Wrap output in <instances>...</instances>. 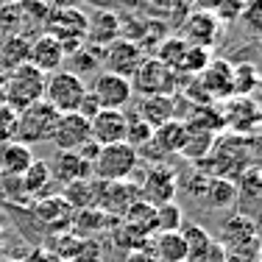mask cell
I'll return each instance as SVG.
<instances>
[{
  "instance_id": "cell-1",
  "label": "cell",
  "mask_w": 262,
  "mask_h": 262,
  "mask_svg": "<svg viewBox=\"0 0 262 262\" xmlns=\"http://www.w3.org/2000/svg\"><path fill=\"white\" fill-rule=\"evenodd\" d=\"M42 95H45V73L36 70L34 64H20L3 76V98L11 112L42 101Z\"/></svg>"
},
{
  "instance_id": "cell-2",
  "label": "cell",
  "mask_w": 262,
  "mask_h": 262,
  "mask_svg": "<svg viewBox=\"0 0 262 262\" xmlns=\"http://www.w3.org/2000/svg\"><path fill=\"white\" fill-rule=\"evenodd\" d=\"M140 167V151L131 148L128 142H112V145H101L95 162H92V179L101 182H126L134 176Z\"/></svg>"
},
{
  "instance_id": "cell-3",
  "label": "cell",
  "mask_w": 262,
  "mask_h": 262,
  "mask_svg": "<svg viewBox=\"0 0 262 262\" xmlns=\"http://www.w3.org/2000/svg\"><path fill=\"white\" fill-rule=\"evenodd\" d=\"M56 120H59V112H56L48 101L31 103V106H26V109L14 112V140L26 142V145L48 142Z\"/></svg>"
},
{
  "instance_id": "cell-4",
  "label": "cell",
  "mask_w": 262,
  "mask_h": 262,
  "mask_svg": "<svg viewBox=\"0 0 262 262\" xmlns=\"http://www.w3.org/2000/svg\"><path fill=\"white\" fill-rule=\"evenodd\" d=\"M128 81H131V90L140 92V95H176L182 76L173 73L157 56H142V61L128 76Z\"/></svg>"
},
{
  "instance_id": "cell-5",
  "label": "cell",
  "mask_w": 262,
  "mask_h": 262,
  "mask_svg": "<svg viewBox=\"0 0 262 262\" xmlns=\"http://www.w3.org/2000/svg\"><path fill=\"white\" fill-rule=\"evenodd\" d=\"M84 95H86V84L81 76H76V73L56 70V73H48L45 76V95H42V101H48L59 115H64V112H78Z\"/></svg>"
},
{
  "instance_id": "cell-6",
  "label": "cell",
  "mask_w": 262,
  "mask_h": 262,
  "mask_svg": "<svg viewBox=\"0 0 262 262\" xmlns=\"http://www.w3.org/2000/svg\"><path fill=\"white\" fill-rule=\"evenodd\" d=\"M86 90L92 92V98L98 101L101 109H126L134 101V90H131V81L126 76H117V73H95V78L86 84Z\"/></svg>"
},
{
  "instance_id": "cell-7",
  "label": "cell",
  "mask_w": 262,
  "mask_h": 262,
  "mask_svg": "<svg viewBox=\"0 0 262 262\" xmlns=\"http://www.w3.org/2000/svg\"><path fill=\"white\" fill-rule=\"evenodd\" d=\"M84 28H86V14L78 9H51L45 23V31L61 42L64 53L84 45Z\"/></svg>"
},
{
  "instance_id": "cell-8",
  "label": "cell",
  "mask_w": 262,
  "mask_h": 262,
  "mask_svg": "<svg viewBox=\"0 0 262 262\" xmlns=\"http://www.w3.org/2000/svg\"><path fill=\"white\" fill-rule=\"evenodd\" d=\"M137 187H140L142 201H148L151 207H159V204H167V201L176 198L179 176H176V170H173L170 165L154 162V165L145 170V176H142V184H137Z\"/></svg>"
},
{
  "instance_id": "cell-9",
  "label": "cell",
  "mask_w": 262,
  "mask_h": 262,
  "mask_svg": "<svg viewBox=\"0 0 262 262\" xmlns=\"http://www.w3.org/2000/svg\"><path fill=\"white\" fill-rule=\"evenodd\" d=\"M223 126L240 137H254L259 131V106L254 95H232L226 109H221Z\"/></svg>"
},
{
  "instance_id": "cell-10",
  "label": "cell",
  "mask_w": 262,
  "mask_h": 262,
  "mask_svg": "<svg viewBox=\"0 0 262 262\" xmlns=\"http://www.w3.org/2000/svg\"><path fill=\"white\" fill-rule=\"evenodd\" d=\"M90 140H92L90 120L84 115H78V112H64V115H59L48 142H53L56 151H78Z\"/></svg>"
},
{
  "instance_id": "cell-11",
  "label": "cell",
  "mask_w": 262,
  "mask_h": 262,
  "mask_svg": "<svg viewBox=\"0 0 262 262\" xmlns=\"http://www.w3.org/2000/svg\"><path fill=\"white\" fill-rule=\"evenodd\" d=\"M142 61V48L137 45V39H128V36H117L109 45L101 48V64L109 73H117V76H131L137 70V64Z\"/></svg>"
},
{
  "instance_id": "cell-12",
  "label": "cell",
  "mask_w": 262,
  "mask_h": 262,
  "mask_svg": "<svg viewBox=\"0 0 262 262\" xmlns=\"http://www.w3.org/2000/svg\"><path fill=\"white\" fill-rule=\"evenodd\" d=\"M179 36H182L187 45L207 48V51H209V48L221 39V20H217L212 11L198 9V11H192V14L184 20L182 34H179Z\"/></svg>"
},
{
  "instance_id": "cell-13",
  "label": "cell",
  "mask_w": 262,
  "mask_h": 262,
  "mask_svg": "<svg viewBox=\"0 0 262 262\" xmlns=\"http://www.w3.org/2000/svg\"><path fill=\"white\" fill-rule=\"evenodd\" d=\"M64 59H67V53H64L61 42L56 39L53 34H48V31H39L36 36H31L28 64H34L36 70H42L45 76H48V73H56V70H61Z\"/></svg>"
},
{
  "instance_id": "cell-14",
  "label": "cell",
  "mask_w": 262,
  "mask_h": 262,
  "mask_svg": "<svg viewBox=\"0 0 262 262\" xmlns=\"http://www.w3.org/2000/svg\"><path fill=\"white\" fill-rule=\"evenodd\" d=\"M128 115L126 109H101L90 117V131L98 145H112V142H126Z\"/></svg>"
},
{
  "instance_id": "cell-15",
  "label": "cell",
  "mask_w": 262,
  "mask_h": 262,
  "mask_svg": "<svg viewBox=\"0 0 262 262\" xmlns=\"http://www.w3.org/2000/svg\"><path fill=\"white\" fill-rule=\"evenodd\" d=\"M134 201H140V187L126 182H101V195H98V209H103L112 217H123Z\"/></svg>"
},
{
  "instance_id": "cell-16",
  "label": "cell",
  "mask_w": 262,
  "mask_h": 262,
  "mask_svg": "<svg viewBox=\"0 0 262 262\" xmlns=\"http://www.w3.org/2000/svg\"><path fill=\"white\" fill-rule=\"evenodd\" d=\"M195 81L204 86V92L209 95V101H226L234 95L232 90V64L226 59H212L207 67L195 76Z\"/></svg>"
},
{
  "instance_id": "cell-17",
  "label": "cell",
  "mask_w": 262,
  "mask_h": 262,
  "mask_svg": "<svg viewBox=\"0 0 262 262\" xmlns=\"http://www.w3.org/2000/svg\"><path fill=\"white\" fill-rule=\"evenodd\" d=\"M120 17L115 14V11H106V9H98L92 11L90 17H86V28H84V42L92 48H103L109 45L112 39H117L120 36Z\"/></svg>"
},
{
  "instance_id": "cell-18",
  "label": "cell",
  "mask_w": 262,
  "mask_h": 262,
  "mask_svg": "<svg viewBox=\"0 0 262 262\" xmlns=\"http://www.w3.org/2000/svg\"><path fill=\"white\" fill-rule=\"evenodd\" d=\"M131 112L151 128H157L176 117V95H140V101L134 103Z\"/></svg>"
},
{
  "instance_id": "cell-19",
  "label": "cell",
  "mask_w": 262,
  "mask_h": 262,
  "mask_svg": "<svg viewBox=\"0 0 262 262\" xmlns=\"http://www.w3.org/2000/svg\"><path fill=\"white\" fill-rule=\"evenodd\" d=\"M34 215L48 229H67L73 209L61 195H39V198H34Z\"/></svg>"
},
{
  "instance_id": "cell-20",
  "label": "cell",
  "mask_w": 262,
  "mask_h": 262,
  "mask_svg": "<svg viewBox=\"0 0 262 262\" xmlns=\"http://www.w3.org/2000/svg\"><path fill=\"white\" fill-rule=\"evenodd\" d=\"M115 221H117V217L106 215L103 209L86 207V209H73L70 229H73V234H76V237H81V240H92L95 234H101L109 226H115Z\"/></svg>"
},
{
  "instance_id": "cell-21",
  "label": "cell",
  "mask_w": 262,
  "mask_h": 262,
  "mask_svg": "<svg viewBox=\"0 0 262 262\" xmlns=\"http://www.w3.org/2000/svg\"><path fill=\"white\" fill-rule=\"evenodd\" d=\"M51 176L61 184H70L76 179H90L92 176V165L84 162L76 151H56V157L48 162Z\"/></svg>"
},
{
  "instance_id": "cell-22",
  "label": "cell",
  "mask_w": 262,
  "mask_h": 262,
  "mask_svg": "<svg viewBox=\"0 0 262 262\" xmlns=\"http://www.w3.org/2000/svg\"><path fill=\"white\" fill-rule=\"evenodd\" d=\"M53 176H51V167H48L45 159H34L26 170L17 176V190L20 195H28V198H39V195H48V187H51Z\"/></svg>"
},
{
  "instance_id": "cell-23",
  "label": "cell",
  "mask_w": 262,
  "mask_h": 262,
  "mask_svg": "<svg viewBox=\"0 0 262 262\" xmlns=\"http://www.w3.org/2000/svg\"><path fill=\"white\" fill-rule=\"evenodd\" d=\"M198 201H204V207L209 209H229L237 204V184L234 179H223V176H209L204 184Z\"/></svg>"
},
{
  "instance_id": "cell-24",
  "label": "cell",
  "mask_w": 262,
  "mask_h": 262,
  "mask_svg": "<svg viewBox=\"0 0 262 262\" xmlns=\"http://www.w3.org/2000/svg\"><path fill=\"white\" fill-rule=\"evenodd\" d=\"M184 140H187V126H184V120L173 117V120H167V123H162V126L154 128L151 142H148V145L157 148L159 157H167V154H179V151H182Z\"/></svg>"
},
{
  "instance_id": "cell-25",
  "label": "cell",
  "mask_w": 262,
  "mask_h": 262,
  "mask_svg": "<svg viewBox=\"0 0 262 262\" xmlns=\"http://www.w3.org/2000/svg\"><path fill=\"white\" fill-rule=\"evenodd\" d=\"M31 162H34V151H31V145H26V142L9 140L0 145V173L6 179H17Z\"/></svg>"
},
{
  "instance_id": "cell-26",
  "label": "cell",
  "mask_w": 262,
  "mask_h": 262,
  "mask_svg": "<svg viewBox=\"0 0 262 262\" xmlns=\"http://www.w3.org/2000/svg\"><path fill=\"white\" fill-rule=\"evenodd\" d=\"M70 209H86V207H98V195H101V179H76V182L64 184V190L59 192Z\"/></svg>"
},
{
  "instance_id": "cell-27",
  "label": "cell",
  "mask_w": 262,
  "mask_h": 262,
  "mask_svg": "<svg viewBox=\"0 0 262 262\" xmlns=\"http://www.w3.org/2000/svg\"><path fill=\"white\" fill-rule=\"evenodd\" d=\"M28 48H31L28 34H14L0 42V76L11 73L20 64H28Z\"/></svg>"
},
{
  "instance_id": "cell-28",
  "label": "cell",
  "mask_w": 262,
  "mask_h": 262,
  "mask_svg": "<svg viewBox=\"0 0 262 262\" xmlns=\"http://www.w3.org/2000/svg\"><path fill=\"white\" fill-rule=\"evenodd\" d=\"M154 259L159 262H184L187 259V243L182 232H157L154 234Z\"/></svg>"
},
{
  "instance_id": "cell-29",
  "label": "cell",
  "mask_w": 262,
  "mask_h": 262,
  "mask_svg": "<svg viewBox=\"0 0 262 262\" xmlns=\"http://www.w3.org/2000/svg\"><path fill=\"white\" fill-rule=\"evenodd\" d=\"M64 64H70L67 70L76 73V76H92V73L101 70V48H92V45H81L76 51L67 53Z\"/></svg>"
},
{
  "instance_id": "cell-30",
  "label": "cell",
  "mask_w": 262,
  "mask_h": 262,
  "mask_svg": "<svg viewBox=\"0 0 262 262\" xmlns=\"http://www.w3.org/2000/svg\"><path fill=\"white\" fill-rule=\"evenodd\" d=\"M184 126L187 128H201V131H212V134H221L223 126V115L217 106L204 103V106H192V112L184 117Z\"/></svg>"
},
{
  "instance_id": "cell-31",
  "label": "cell",
  "mask_w": 262,
  "mask_h": 262,
  "mask_svg": "<svg viewBox=\"0 0 262 262\" xmlns=\"http://www.w3.org/2000/svg\"><path fill=\"white\" fill-rule=\"evenodd\" d=\"M215 137L217 134H212V131L187 128V140H184V145H182V151H179V154H182L184 159H190V162L207 159L209 151H212V145H215Z\"/></svg>"
},
{
  "instance_id": "cell-32",
  "label": "cell",
  "mask_w": 262,
  "mask_h": 262,
  "mask_svg": "<svg viewBox=\"0 0 262 262\" xmlns=\"http://www.w3.org/2000/svg\"><path fill=\"white\" fill-rule=\"evenodd\" d=\"M257 86H259L257 64H251V61L232 64V90H234V95H254Z\"/></svg>"
},
{
  "instance_id": "cell-33",
  "label": "cell",
  "mask_w": 262,
  "mask_h": 262,
  "mask_svg": "<svg viewBox=\"0 0 262 262\" xmlns=\"http://www.w3.org/2000/svg\"><path fill=\"white\" fill-rule=\"evenodd\" d=\"M212 61V56L207 48H192V45H187V51L184 56L179 59V64L173 67V73H179V76H187V78H195L198 73L204 70Z\"/></svg>"
},
{
  "instance_id": "cell-34",
  "label": "cell",
  "mask_w": 262,
  "mask_h": 262,
  "mask_svg": "<svg viewBox=\"0 0 262 262\" xmlns=\"http://www.w3.org/2000/svg\"><path fill=\"white\" fill-rule=\"evenodd\" d=\"M154 221H157V232H179L184 226V212L176 201H167L154 207Z\"/></svg>"
},
{
  "instance_id": "cell-35",
  "label": "cell",
  "mask_w": 262,
  "mask_h": 262,
  "mask_svg": "<svg viewBox=\"0 0 262 262\" xmlns=\"http://www.w3.org/2000/svg\"><path fill=\"white\" fill-rule=\"evenodd\" d=\"M226 248L221 246L217 237H209V240L198 243V246L187 248V259L184 262H226Z\"/></svg>"
},
{
  "instance_id": "cell-36",
  "label": "cell",
  "mask_w": 262,
  "mask_h": 262,
  "mask_svg": "<svg viewBox=\"0 0 262 262\" xmlns=\"http://www.w3.org/2000/svg\"><path fill=\"white\" fill-rule=\"evenodd\" d=\"M237 198H246V201H257L259 198V190H262V176L257 170V165L246 167V170L237 176Z\"/></svg>"
},
{
  "instance_id": "cell-37",
  "label": "cell",
  "mask_w": 262,
  "mask_h": 262,
  "mask_svg": "<svg viewBox=\"0 0 262 262\" xmlns=\"http://www.w3.org/2000/svg\"><path fill=\"white\" fill-rule=\"evenodd\" d=\"M184 51H187V42L182 39V36H167V39H162V42H157V59L159 61H165L167 67H176L179 64V59L184 56Z\"/></svg>"
},
{
  "instance_id": "cell-38",
  "label": "cell",
  "mask_w": 262,
  "mask_h": 262,
  "mask_svg": "<svg viewBox=\"0 0 262 262\" xmlns=\"http://www.w3.org/2000/svg\"><path fill=\"white\" fill-rule=\"evenodd\" d=\"M14 34H23V17L17 3H0V42Z\"/></svg>"
},
{
  "instance_id": "cell-39",
  "label": "cell",
  "mask_w": 262,
  "mask_h": 262,
  "mask_svg": "<svg viewBox=\"0 0 262 262\" xmlns=\"http://www.w3.org/2000/svg\"><path fill=\"white\" fill-rule=\"evenodd\" d=\"M128 115V128H126V142L131 148H137L140 151L142 145H148L151 142V134H154V128L148 126L145 120H140V117L134 115V112H126Z\"/></svg>"
},
{
  "instance_id": "cell-40",
  "label": "cell",
  "mask_w": 262,
  "mask_h": 262,
  "mask_svg": "<svg viewBox=\"0 0 262 262\" xmlns=\"http://www.w3.org/2000/svg\"><path fill=\"white\" fill-rule=\"evenodd\" d=\"M70 262H101V243H95V237L92 240H81Z\"/></svg>"
},
{
  "instance_id": "cell-41",
  "label": "cell",
  "mask_w": 262,
  "mask_h": 262,
  "mask_svg": "<svg viewBox=\"0 0 262 262\" xmlns=\"http://www.w3.org/2000/svg\"><path fill=\"white\" fill-rule=\"evenodd\" d=\"M14 140V112L9 106H0V145Z\"/></svg>"
},
{
  "instance_id": "cell-42",
  "label": "cell",
  "mask_w": 262,
  "mask_h": 262,
  "mask_svg": "<svg viewBox=\"0 0 262 262\" xmlns=\"http://www.w3.org/2000/svg\"><path fill=\"white\" fill-rule=\"evenodd\" d=\"M51 259H53V257L45 251V248H34V251H31L26 259H20V262H51Z\"/></svg>"
},
{
  "instance_id": "cell-43",
  "label": "cell",
  "mask_w": 262,
  "mask_h": 262,
  "mask_svg": "<svg viewBox=\"0 0 262 262\" xmlns=\"http://www.w3.org/2000/svg\"><path fill=\"white\" fill-rule=\"evenodd\" d=\"M126 262H154V257L145 251V248H140V251H128V259Z\"/></svg>"
},
{
  "instance_id": "cell-44",
  "label": "cell",
  "mask_w": 262,
  "mask_h": 262,
  "mask_svg": "<svg viewBox=\"0 0 262 262\" xmlns=\"http://www.w3.org/2000/svg\"><path fill=\"white\" fill-rule=\"evenodd\" d=\"M148 3H154V6H159V9H173V6L179 3V0H148Z\"/></svg>"
},
{
  "instance_id": "cell-45",
  "label": "cell",
  "mask_w": 262,
  "mask_h": 262,
  "mask_svg": "<svg viewBox=\"0 0 262 262\" xmlns=\"http://www.w3.org/2000/svg\"><path fill=\"white\" fill-rule=\"evenodd\" d=\"M3 243H6V229H3V223H0V251H3Z\"/></svg>"
},
{
  "instance_id": "cell-46",
  "label": "cell",
  "mask_w": 262,
  "mask_h": 262,
  "mask_svg": "<svg viewBox=\"0 0 262 262\" xmlns=\"http://www.w3.org/2000/svg\"><path fill=\"white\" fill-rule=\"evenodd\" d=\"M0 106H6V98H3V76H0Z\"/></svg>"
},
{
  "instance_id": "cell-47",
  "label": "cell",
  "mask_w": 262,
  "mask_h": 262,
  "mask_svg": "<svg viewBox=\"0 0 262 262\" xmlns=\"http://www.w3.org/2000/svg\"><path fill=\"white\" fill-rule=\"evenodd\" d=\"M0 3H20V0H0Z\"/></svg>"
},
{
  "instance_id": "cell-48",
  "label": "cell",
  "mask_w": 262,
  "mask_h": 262,
  "mask_svg": "<svg viewBox=\"0 0 262 262\" xmlns=\"http://www.w3.org/2000/svg\"><path fill=\"white\" fill-rule=\"evenodd\" d=\"M51 262H67V259H59V257H53V259H51Z\"/></svg>"
},
{
  "instance_id": "cell-49",
  "label": "cell",
  "mask_w": 262,
  "mask_h": 262,
  "mask_svg": "<svg viewBox=\"0 0 262 262\" xmlns=\"http://www.w3.org/2000/svg\"><path fill=\"white\" fill-rule=\"evenodd\" d=\"M3 262H20V259H3Z\"/></svg>"
},
{
  "instance_id": "cell-50",
  "label": "cell",
  "mask_w": 262,
  "mask_h": 262,
  "mask_svg": "<svg viewBox=\"0 0 262 262\" xmlns=\"http://www.w3.org/2000/svg\"><path fill=\"white\" fill-rule=\"evenodd\" d=\"M243 3H246V0H243ZM248 3H251V0H248Z\"/></svg>"
}]
</instances>
